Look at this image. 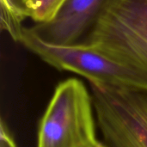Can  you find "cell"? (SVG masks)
Returning <instances> with one entry per match:
<instances>
[{
	"label": "cell",
	"mask_w": 147,
	"mask_h": 147,
	"mask_svg": "<svg viewBox=\"0 0 147 147\" xmlns=\"http://www.w3.org/2000/svg\"><path fill=\"white\" fill-rule=\"evenodd\" d=\"M19 42L51 66L79 74L90 84L147 92L146 71L103 46L50 43L32 28H23Z\"/></svg>",
	"instance_id": "6da1fadb"
},
{
	"label": "cell",
	"mask_w": 147,
	"mask_h": 147,
	"mask_svg": "<svg viewBox=\"0 0 147 147\" xmlns=\"http://www.w3.org/2000/svg\"><path fill=\"white\" fill-rule=\"evenodd\" d=\"M93 100L82 81L59 83L40 120L37 147H95Z\"/></svg>",
	"instance_id": "7a4b0ae2"
},
{
	"label": "cell",
	"mask_w": 147,
	"mask_h": 147,
	"mask_svg": "<svg viewBox=\"0 0 147 147\" xmlns=\"http://www.w3.org/2000/svg\"><path fill=\"white\" fill-rule=\"evenodd\" d=\"M97 123L110 147H147V92L90 84Z\"/></svg>",
	"instance_id": "3957f363"
},
{
	"label": "cell",
	"mask_w": 147,
	"mask_h": 147,
	"mask_svg": "<svg viewBox=\"0 0 147 147\" xmlns=\"http://www.w3.org/2000/svg\"><path fill=\"white\" fill-rule=\"evenodd\" d=\"M85 42L103 46L147 71V0H108Z\"/></svg>",
	"instance_id": "277c9868"
},
{
	"label": "cell",
	"mask_w": 147,
	"mask_h": 147,
	"mask_svg": "<svg viewBox=\"0 0 147 147\" xmlns=\"http://www.w3.org/2000/svg\"><path fill=\"white\" fill-rule=\"evenodd\" d=\"M108 0H66L48 23L32 28L45 40L59 45L78 43L89 34Z\"/></svg>",
	"instance_id": "5b68a950"
},
{
	"label": "cell",
	"mask_w": 147,
	"mask_h": 147,
	"mask_svg": "<svg viewBox=\"0 0 147 147\" xmlns=\"http://www.w3.org/2000/svg\"><path fill=\"white\" fill-rule=\"evenodd\" d=\"M0 22L15 41H20L24 27L22 22L31 17L30 0H0Z\"/></svg>",
	"instance_id": "8992f818"
},
{
	"label": "cell",
	"mask_w": 147,
	"mask_h": 147,
	"mask_svg": "<svg viewBox=\"0 0 147 147\" xmlns=\"http://www.w3.org/2000/svg\"><path fill=\"white\" fill-rule=\"evenodd\" d=\"M66 0H30L31 19L37 24L50 22Z\"/></svg>",
	"instance_id": "52a82bcc"
},
{
	"label": "cell",
	"mask_w": 147,
	"mask_h": 147,
	"mask_svg": "<svg viewBox=\"0 0 147 147\" xmlns=\"http://www.w3.org/2000/svg\"><path fill=\"white\" fill-rule=\"evenodd\" d=\"M0 147H17L12 136L9 133L8 129L4 127L3 123L1 124Z\"/></svg>",
	"instance_id": "ba28073f"
},
{
	"label": "cell",
	"mask_w": 147,
	"mask_h": 147,
	"mask_svg": "<svg viewBox=\"0 0 147 147\" xmlns=\"http://www.w3.org/2000/svg\"><path fill=\"white\" fill-rule=\"evenodd\" d=\"M95 147H108V146H104V145H102V144H101V143H99V142H98V143L96 144V146Z\"/></svg>",
	"instance_id": "9c48e42d"
}]
</instances>
